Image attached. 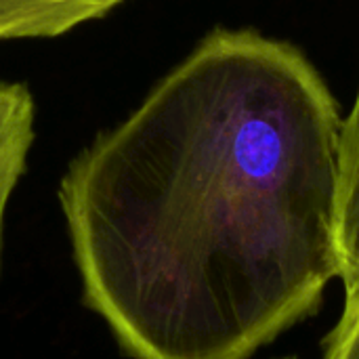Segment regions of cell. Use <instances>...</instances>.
Segmentation results:
<instances>
[{
  "mask_svg": "<svg viewBox=\"0 0 359 359\" xmlns=\"http://www.w3.org/2000/svg\"><path fill=\"white\" fill-rule=\"evenodd\" d=\"M334 242L345 290L359 286V88L353 109L341 124L337 158Z\"/></svg>",
  "mask_w": 359,
  "mask_h": 359,
  "instance_id": "7a4b0ae2",
  "label": "cell"
},
{
  "mask_svg": "<svg viewBox=\"0 0 359 359\" xmlns=\"http://www.w3.org/2000/svg\"><path fill=\"white\" fill-rule=\"evenodd\" d=\"M341 114L288 42L215 29L67 164L82 303L128 359H250L339 278Z\"/></svg>",
  "mask_w": 359,
  "mask_h": 359,
  "instance_id": "6da1fadb",
  "label": "cell"
},
{
  "mask_svg": "<svg viewBox=\"0 0 359 359\" xmlns=\"http://www.w3.org/2000/svg\"><path fill=\"white\" fill-rule=\"evenodd\" d=\"M36 133V103L25 84L0 80V273L4 221L11 196L25 170Z\"/></svg>",
  "mask_w": 359,
  "mask_h": 359,
  "instance_id": "3957f363",
  "label": "cell"
},
{
  "mask_svg": "<svg viewBox=\"0 0 359 359\" xmlns=\"http://www.w3.org/2000/svg\"><path fill=\"white\" fill-rule=\"evenodd\" d=\"M280 359H297V358H280Z\"/></svg>",
  "mask_w": 359,
  "mask_h": 359,
  "instance_id": "8992f818",
  "label": "cell"
},
{
  "mask_svg": "<svg viewBox=\"0 0 359 359\" xmlns=\"http://www.w3.org/2000/svg\"><path fill=\"white\" fill-rule=\"evenodd\" d=\"M345 307L324 359H359V286L345 290Z\"/></svg>",
  "mask_w": 359,
  "mask_h": 359,
  "instance_id": "5b68a950",
  "label": "cell"
},
{
  "mask_svg": "<svg viewBox=\"0 0 359 359\" xmlns=\"http://www.w3.org/2000/svg\"><path fill=\"white\" fill-rule=\"evenodd\" d=\"M124 0H0V42L55 38L105 17Z\"/></svg>",
  "mask_w": 359,
  "mask_h": 359,
  "instance_id": "277c9868",
  "label": "cell"
}]
</instances>
